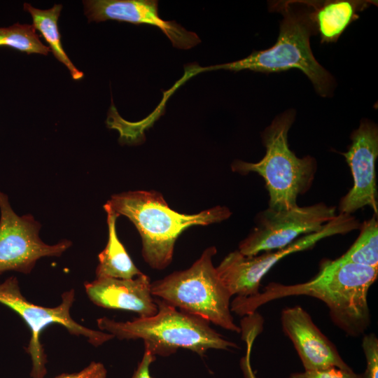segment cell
Listing matches in <instances>:
<instances>
[{"mask_svg": "<svg viewBox=\"0 0 378 378\" xmlns=\"http://www.w3.org/2000/svg\"><path fill=\"white\" fill-rule=\"evenodd\" d=\"M155 359V356L145 350L144 356L132 378H152L150 374L149 367Z\"/></svg>", "mask_w": 378, "mask_h": 378, "instance_id": "obj_23", "label": "cell"}, {"mask_svg": "<svg viewBox=\"0 0 378 378\" xmlns=\"http://www.w3.org/2000/svg\"><path fill=\"white\" fill-rule=\"evenodd\" d=\"M0 210V274L6 271L29 274L38 259L59 257L71 246L67 239L54 245L42 241L41 224L31 215L18 216L1 192Z\"/></svg>", "mask_w": 378, "mask_h": 378, "instance_id": "obj_10", "label": "cell"}, {"mask_svg": "<svg viewBox=\"0 0 378 378\" xmlns=\"http://www.w3.org/2000/svg\"><path fill=\"white\" fill-rule=\"evenodd\" d=\"M150 281L142 274L134 279L97 278L85 284L89 299L96 305L113 309L134 312L139 317H149L158 312L150 291Z\"/></svg>", "mask_w": 378, "mask_h": 378, "instance_id": "obj_14", "label": "cell"}, {"mask_svg": "<svg viewBox=\"0 0 378 378\" xmlns=\"http://www.w3.org/2000/svg\"><path fill=\"white\" fill-rule=\"evenodd\" d=\"M271 5L270 9L281 13L283 16L279 36L273 46L253 51L239 60L202 68V71L249 70L268 74L297 69L309 79L320 96L330 97L335 88V80L318 62L312 51L310 38L316 35V31L306 1H284Z\"/></svg>", "mask_w": 378, "mask_h": 378, "instance_id": "obj_2", "label": "cell"}, {"mask_svg": "<svg viewBox=\"0 0 378 378\" xmlns=\"http://www.w3.org/2000/svg\"><path fill=\"white\" fill-rule=\"evenodd\" d=\"M106 212L108 239L105 248L98 255L97 278L130 279L141 275L117 236L115 222L118 216L110 211Z\"/></svg>", "mask_w": 378, "mask_h": 378, "instance_id": "obj_16", "label": "cell"}, {"mask_svg": "<svg viewBox=\"0 0 378 378\" xmlns=\"http://www.w3.org/2000/svg\"><path fill=\"white\" fill-rule=\"evenodd\" d=\"M0 46H6L27 54L47 55L50 52L39 39L33 25L16 23L0 28Z\"/></svg>", "mask_w": 378, "mask_h": 378, "instance_id": "obj_19", "label": "cell"}, {"mask_svg": "<svg viewBox=\"0 0 378 378\" xmlns=\"http://www.w3.org/2000/svg\"><path fill=\"white\" fill-rule=\"evenodd\" d=\"M216 252L214 246L207 248L188 269L151 283L150 291L153 296L181 311L239 333L241 328L231 314L232 295L213 265Z\"/></svg>", "mask_w": 378, "mask_h": 378, "instance_id": "obj_6", "label": "cell"}, {"mask_svg": "<svg viewBox=\"0 0 378 378\" xmlns=\"http://www.w3.org/2000/svg\"><path fill=\"white\" fill-rule=\"evenodd\" d=\"M359 226V222L352 215L339 214L319 231L305 234L282 248L254 256H245L238 250L232 251L216 267V271L232 296H253L259 293L262 277L285 256L313 247L324 238L346 234Z\"/></svg>", "mask_w": 378, "mask_h": 378, "instance_id": "obj_8", "label": "cell"}, {"mask_svg": "<svg viewBox=\"0 0 378 378\" xmlns=\"http://www.w3.org/2000/svg\"><path fill=\"white\" fill-rule=\"evenodd\" d=\"M337 216L335 207L324 203L281 211L268 207L259 214L257 226L241 241L238 251L245 256H254L282 248L301 234L319 231Z\"/></svg>", "mask_w": 378, "mask_h": 378, "instance_id": "obj_9", "label": "cell"}, {"mask_svg": "<svg viewBox=\"0 0 378 378\" xmlns=\"http://www.w3.org/2000/svg\"><path fill=\"white\" fill-rule=\"evenodd\" d=\"M104 208L127 217L134 223L141 237L144 259L156 270L171 263L175 241L185 230L219 223L231 215L229 209L223 206L195 214H180L170 209L162 195L154 190L113 195Z\"/></svg>", "mask_w": 378, "mask_h": 378, "instance_id": "obj_3", "label": "cell"}, {"mask_svg": "<svg viewBox=\"0 0 378 378\" xmlns=\"http://www.w3.org/2000/svg\"><path fill=\"white\" fill-rule=\"evenodd\" d=\"M89 21L108 20L134 24L157 27L168 37L174 47L190 49L200 43L199 36L177 24L162 19L158 1L155 0H90L83 1Z\"/></svg>", "mask_w": 378, "mask_h": 378, "instance_id": "obj_12", "label": "cell"}, {"mask_svg": "<svg viewBox=\"0 0 378 378\" xmlns=\"http://www.w3.org/2000/svg\"><path fill=\"white\" fill-rule=\"evenodd\" d=\"M337 259L378 267V223L375 215L362 224L360 234L353 245Z\"/></svg>", "mask_w": 378, "mask_h": 378, "instance_id": "obj_18", "label": "cell"}, {"mask_svg": "<svg viewBox=\"0 0 378 378\" xmlns=\"http://www.w3.org/2000/svg\"><path fill=\"white\" fill-rule=\"evenodd\" d=\"M377 276L378 267L337 259L327 260L308 281L293 285L270 283L255 295L237 296L230 309L238 315H250L274 300L295 295L313 297L326 304L335 325L348 336L356 337L363 335L370 324L368 293Z\"/></svg>", "mask_w": 378, "mask_h": 378, "instance_id": "obj_1", "label": "cell"}, {"mask_svg": "<svg viewBox=\"0 0 378 378\" xmlns=\"http://www.w3.org/2000/svg\"><path fill=\"white\" fill-rule=\"evenodd\" d=\"M351 143L342 155L349 164L353 187L341 200L340 214H350L364 206L378 213L375 165L378 156V128L373 122L362 120L351 135Z\"/></svg>", "mask_w": 378, "mask_h": 378, "instance_id": "obj_11", "label": "cell"}, {"mask_svg": "<svg viewBox=\"0 0 378 378\" xmlns=\"http://www.w3.org/2000/svg\"><path fill=\"white\" fill-rule=\"evenodd\" d=\"M289 378H364V376L355 373L352 369L330 368L321 370H304L302 372L292 373Z\"/></svg>", "mask_w": 378, "mask_h": 378, "instance_id": "obj_21", "label": "cell"}, {"mask_svg": "<svg viewBox=\"0 0 378 378\" xmlns=\"http://www.w3.org/2000/svg\"><path fill=\"white\" fill-rule=\"evenodd\" d=\"M62 6L55 4L50 9L41 10L34 8L29 4H24V8L32 18L33 26L38 30L49 45L56 59L64 64L74 80L83 77V73L79 71L69 58L61 43V35L58 29V20Z\"/></svg>", "mask_w": 378, "mask_h": 378, "instance_id": "obj_17", "label": "cell"}, {"mask_svg": "<svg viewBox=\"0 0 378 378\" xmlns=\"http://www.w3.org/2000/svg\"><path fill=\"white\" fill-rule=\"evenodd\" d=\"M310 16L321 43H335L359 13L375 4L374 1L328 0L307 1Z\"/></svg>", "mask_w": 378, "mask_h": 378, "instance_id": "obj_15", "label": "cell"}, {"mask_svg": "<svg viewBox=\"0 0 378 378\" xmlns=\"http://www.w3.org/2000/svg\"><path fill=\"white\" fill-rule=\"evenodd\" d=\"M362 348L366 359L364 378H378V339L374 333L363 336Z\"/></svg>", "mask_w": 378, "mask_h": 378, "instance_id": "obj_20", "label": "cell"}, {"mask_svg": "<svg viewBox=\"0 0 378 378\" xmlns=\"http://www.w3.org/2000/svg\"><path fill=\"white\" fill-rule=\"evenodd\" d=\"M295 113L294 109L284 111L262 132L266 149L262 160L255 163L237 160L231 165L234 172H255L261 176L269 192V208L276 211L298 206V195L309 189L316 170L313 157L299 158L289 148L288 134Z\"/></svg>", "mask_w": 378, "mask_h": 378, "instance_id": "obj_5", "label": "cell"}, {"mask_svg": "<svg viewBox=\"0 0 378 378\" xmlns=\"http://www.w3.org/2000/svg\"><path fill=\"white\" fill-rule=\"evenodd\" d=\"M54 378H106V370L102 363L92 362L78 372L63 373Z\"/></svg>", "mask_w": 378, "mask_h": 378, "instance_id": "obj_22", "label": "cell"}, {"mask_svg": "<svg viewBox=\"0 0 378 378\" xmlns=\"http://www.w3.org/2000/svg\"><path fill=\"white\" fill-rule=\"evenodd\" d=\"M281 322L283 331L293 342L304 370L351 369L301 307L284 308L281 314Z\"/></svg>", "mask_w": 378, "mask_h": 378, "instance_id": "obj_13", "label": "cell"}, {"mask_svg": "<svg viewBox=\"0 0 378 378\" xmlns=\"http://www.w3.org/2000/svg\"><path fill=\"white\" fill-rule=\"evenodd\" d=\"M74 298L75 292L70 290L62 294V302L58 306L45 307L33 304L22 295L16 277H9L0 284V303L17 313L30 330L31 338L26 351L32 363L30 373L32 378H43L47 372L46 356L39 337L50 325H61L70 334L85 337L94 346L114 337L110 333L92 330L76 322L70 315Z\"/></svg>", "mask_w": 378, "mask_h": 378, "instance_id": "obj_7", "label": "cell"}, {"mask_svg": "<svg viewBox=\"0 0 378 378\" xmlns=\"http://www.w3.org/2000/svg\"><path fill=\"white\" fill-rule=\"evenodd\" d=\"M155 302L158 312L153 316L126 322L103 317L97 319V326L119 340H143L145 350L154 356H167L179 348L202 356L211 349L237 347L212 329L208 321L178 311L163 300L155 298Z\"/></svg>", "mask_w": 378, "mask_h": 378, "instance_id": "obj_4", "label": "cell"}]
</instances>
